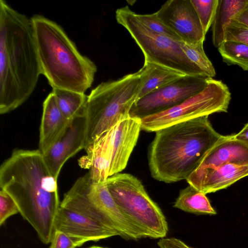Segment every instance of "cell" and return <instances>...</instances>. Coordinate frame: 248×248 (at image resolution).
<instances>
[{
  "instance_id": "6da1fadb",
  "label": "cell",
  "mask_w": 248,
  "mask_h": 248,
  "mask_svg": "<svg viewBox=\"0 0 248 248\" xmlns=\"http://www.w3.org/2000/svg\"><path fill=\"white\" fill-rule=\"evenodd\" d=\"M57 180L39 149H16L0 167V188L13 198L46 245L51 241L60 207Z\"/></svg>"
},
{
  "instance_id": "7a4b0ae2",
  "label": "cell",
  "mask_w": 248,
  "mask_h": 248,
  "mask_svg": "<svg viewBox=\"0 0 248 248\" xmlns=\"http://www.w3.org/2000/svg\"><path fill=\"white\" fill-rule=\"evenodd\" d=\"M40 75L31 18L0 0V113L27 101Z\"/></svg>"
},
{
  "instance_id": "3957f363",
  "label": "cell",
  "mask_w": 248,
  "mask_h": 248,
  "mask_svg": "<svg viewBox=\"0 0 248 248\" xmlns=\"http://www.w3.org/2000/svg\"><path fill=\"white\" fill-rule=\"evenodd\" d=\"M222 136L214 129L208 116L155 131L148 151L152 176L166 183L186 180Z\"/></svg>"
},
{
  "instance_id": "277c9868",
  "label": "cell",
  "mask_w": 248,
  "mask_h": 248,
  "mask_svg": "<svg viewBox=\"0 0 248 248\" xmlns=\"http://www.w3.org/2000/svg\"><path fill=\"white\" fill-rule=\"evenodd\" d=\"M31 18L41 74L52 89L85 93L94 81L96 64L79 52L59 24L41 15Z\"/></svg>"
},
{
  "instance_id": "5b68a950",
  "label": "cell",
  "mask_w": 248,
  "mask_h": 248,
  "mask_svg": "<svg viewBox=\"0 0 248 248\" xmlns=\"http://www.w3.org/2000/svg\"><path fill=\"white\" fill-rule=\"evenodd\" d=\"M141 75L140 69L117 80L103 82L91 91L86 108L85 148L118 122L130 117V109L138 98Z\"/></svg>"
},
{
  "instance_id": "8992f818",
  "label": "cell",
  "mask_w": 248,
  "mask_h": 248,
  "mask_svg": "<svg viewBox=\"0 0 248 248\" xmlns=\"http://www.w3.org/2000/svg\"><path fill=\"white\" fill-rule=\"evenodd\" d=\"M106 184L118 208L144 238L161 239L167 235L169 229L165 216L137 178L118 173L109 177Z\"/></svg>"
},
{
  "instance_id": "52a82bcc",
  "label": "cell",
  "mask_w": 248,
  "mask_h": 248,
  "mask_svg": "<svg viewBox=\"0 0 248 248\" xmlns=\"http://www.w3.org/2000/svg\"><path fill=\"white\" fill-rule=\"evenodd\" d=\"M116 19L127 30L139 46L143 53L144 61L186 75L206 76L187 58L181 48V41L151 31L138 19L137 14L128 6L116 10Z\"/></svg>"
},
{
  "instance_id": "ba28073f",
  "label": "cell",
  "mask_w": 248,
  "mask_h": 248,
  "mask_svg": "<svg viewBox=\"0 0 248 248\" xmlns=\"http://www.w3.org/2000/svg\"><path fill=\"white\" fill-rule=\"evenodd\" d=\"M231 99L228 87L221 80L211 78L201 92L163 112L140 119L141 129L155 132L161 128L194 118L217 112H227Z\"/></svg>"
},
{
  "instance_id": "9c48e42d",
  "label": "cell",
  "mask_w": 248,
  "mask_h": 248,
  "mask_svg": "<svg viewBox=\"0 0 248 248\" xmlns=\"http://www.w3.org/2000/svg\"><path fill=\"white\" fill-rule=\"evenodd\" d=\"M211 78L185 75L137 99L129 112L139 119L169 109L202 91Z\"/></svg>"
},
{
  "instance_id": "30bf717a",
  "label": "cell",
  "mask_w": 248,
  "mask_h": 248,
  "mask_svg": "<svg viewBox=\"0 0 248 248\" xmlns=\"http://www.w3.org/2000/svg\"><path fill=\"white\" fill-rule=\"evenodd\" d=\"M141 130L140 119L129 117L118 122L89 144L108 164L109 177L125 168Z\"/></svg>"
},
{
  "instance_id": "8fae6325",
  "label": "cell",
  "mask_w": 248,
  "mask_h": 248,
  "mask_svg": "<svg viewBox=\"0 0 248 248\" xmlns=\"http://www.w3.org/2000/svg\"><path fill=\"white\" fill-rule=\"evenodd\" d=\"M155 13L181 41L189 44L204 42L205 34L190 0H168Z\"/></svg>"
},
{
  "instance_id": "7c38bea8",
  "label": "cell",
  "mask_w": 248,
  "mask_h": 248,
  "mask_svg": "<svg viewBox=\"0 0 248 248\" xmlns=\"http://www.w3.org/2000/svg\"><path fill=\"white\" fill-rule=\"evenodd\" d=\"M86 129L85 115L73 119L61 136L43 154L47 166L57 179L67 160L85 149Z\"/></svg>"
},
{
  "instance_id": "4fadbf2b",
  "label": "cell",
  "mask_w": 248,
  "mask_h": 248,
  "mask_svg": "<svg viewBox=\"0 0 248 248\" xmlns=\"http://www.w3.org/2000/svg\"><path fill=\"white\" fill-rule=\"evenodd\" d=\"M54 228L67 235L77 247L88 241L96 242L117 235L96 221L61 206L54 219Z\"/></svg>"
},
{
  "instance_id": "5bb4252c",
  "label": "cell",
  "mask_w": 248,
  "mask_h": 248,
  "mask_svg": "<svg viewBox=\"0 0 248 248\" xmlns=\"http://www.w3.org/2000/svg\"><path fill=\"white\" fill-rule=\"evenodd\" d=\"M229 163L248 165V144L237 140L234 135H222L187 179L194 178L209 170Z\"/></svg>"
},
{
  "instance_id": "9a60e30c",
  "label": "cell",
  "mask_w": 248,
  "mask_h": 248,
  "mask_svg": "<svg viewBox=\"0 0 248 248\" xmlns=\"http://www.w3.org/2000/svg\"><path fill=\"white\" fill-rule=\"evenodd\" d=\"M246 176H248V165L229 163L186 180L189 185L206 195L226 188Z\"/></svg>"
},
{
  "instance_id": "2e32d148",
  "label": "cell",
  "mask_w": 248,
  "mask_h": 248,
  "mask_svg": "<svg viewBox=\"0 0 248 248\" xmlns=\"http://www.w3.org/2000/svg\"><path fill=\"white\" fill-rule=\"evenodd\" d=\"M71 120L62 113L55 96L50 93L43 104L39 150L45 154L64 131Z\"/></svg>"
},
{
  "instance_id": "e0dca14e",
  "label": "cell",
  "mask_w": 248,
  "mask_h": 248,
  "mask_svg": "<svg viewBox=\"0 0 248 248\" xmlns=\"http://www.w3.org/2000/svg\"><path fill=\"white\" fill-rule=\"evenodd\" d=\"M137 99L186 75L161 65L144 61Z\"/></svg>"
},
{
  "instance_id": "ac0fdd59",
  "label": "cell",
  "mask_w": 248,
  "mask_h": 248,
  "mask_svg": "<svg viewBox=\"0 0 248 248\" xmlns=\"http://www.w3.org/2000/svg\"><path fill=\"white\" fill-rule=\"evenodd\" d=\"M248 4V0H218L212 24V41L218 47L225 41V29Z\"/></svg>"
},
{
  "instance_id": "d6986e66",
  "label": "cell",
  "mask_w": 248,
  "mask_h": 248,
  "mask_svg": "<svg viewBox=\"0 0 248 248\" xmlns=\"http://www.w3.org/2000/svg\"><path fill=\"white\" fill-rule=\"evenodd\" d=\"M173 207L193 214H216L205 194L190 185L180 191Z\"/></svg>"
},
{
  "instance_id": "ffe728a7",
  "label": "cell",
  "mask_w": 248,
  "mask_h": 248,
  "mask_svg": "<svg viewBox=\"0 0 248 248\" xmlns=\"http://www.w3.org/2000/svg\"><path fill=\"white\" fill-rule=\"evenodd\" d=\"M51 92L59 108L67 119L72 120L85 115L88 96L84 93L61 89H52Z\"/></svg>"
},
{
  "instance_id": "44dd1931",
  "label": "cell",
  "mask_w": 248,
  "mask_h": 248,
  "mask_svg": "<svg viewBox=\"0 0 248 248\" xmlns=\"http://www.w3.org/2000/svg\"><path fill=\"white\" fill-rule=\"evenodd\" d=\"M217 48L223 61L228 65H237L248 71V46L225 41Z\"/></svg>"
},
{
  "instance_id": "7402d4cb",
  "label": "cell",
  "mask_w": 248,
  "mask_h": 248,
  "mask_svg": "<svg viewBox=\"0 0 248 248\" xmlns=\"http://www.w3.org/2000/svg\"><path fill=\"white\" fill-rule=\"evenodd\" d=\"M203 42L189 44L181 42V48L187 58L209 78L216 76V71L211 61L206 56L203 46Z\"/></svg>"
},
{
  "instance_id": "603a6c76",
  "label": "cell",
  "mask_w": 248,
  "mask_h": 248,
  "mask_svg": "<svg viewBox=\"0 0 248 248\" xmlns=\"http://www.w3.org/2000/svg\"><path fill=\"white\" fill-rule=\"evenodd\" d=\"M218 0H190L197 14L204 34L212 25Z\"/></svg>"
},
{
  "instance_id": "cb8c5ba5",
  "label": "cell",
  "mask_w": 248,
  "mask_h": 248,
  "mask_svg": "<svg viewBox=\"0 0 248 248\" xmlns=\"http://www.w3.org/2000/svg\"><path fill=\"white\" fill-rule=\"evenodd\" d=\"M137 16L138 19L151 31L174 40L181 41L179 37L157 17L155 13L146 15L137 14Z\"/></svg>"
},
{
  "instance_id": "d4e9b609",
  "label": "cell",
  "mask_w": 248,
  "mask_h": 248,
  "mask_svg": "<svg viewBox=\"0 0 248 248\" xmlns=\"http://www.w3.org/2000/svg\"><path fill=\"white\" fill-rule=\"evenodd\" d=\"M225 41L240 43L248 46V26L232 19L225 29Z\"/></svg>"
},
{
  "instance_id": "484cf974",
  "label": "cell",
  "mask_w": 248,
  "mask_h": 248,
  "mask_svg": "<svg viewBox=\"0 0 248 248\" xmlns=\"http://www.w3.org/2000/svg\"><path fill=\"white\" fill-rule=\"evenodd\" d=\"M19 213L18 206L13 198L5 190L0 191V226L10 217Z\"/></svg>"
},
{
  "instance_id": "4316f807",
  "label": "cell",
  "mask_w": 248,
  "mask_h": 248,
  "mask_svg": "<svg viewBox=\"0 0 248 248\" xmlns=\"http://www.w3.org/2000/svg\"><path fill=\"white\" fill-rule=\"evenodd\" d=\"M76 247L74 242L67 235L59 230H55L49 248H76Z\"/></svg>"
},
{
  "instance_id": "83f0119b",
  "label": "cell",
  "mask_w": 248,
  "mask_h": 248,
  "mask_svg": "<svg viewBox=\"0 0 248 248\" xmlns=\"http://www.w3.org/2000/svg\"><path fill=\"white\" fill-rule=\"evenodd\" d=\"M159 248H191L182 240L174 238H163L157 242Z\"/></svg>"
},
{
  "instance_id": "f1b7e54d",
  "label": "cell",
  "mask_w": 248,
  "mask_h": 248,
  "mask_svg": "<svg viewBox=\"0 0 248 248\" xmlns=\"http://www.w3.org/2000/svg\"><path fill=\"white\" fill-rule=\"evenodd\" d=\"M233 19L241 22L248 26V4Z\"/></svg>"
},
{
  "instance_id": "f546056e",
  "label": "cell",
  "mask_w": 248,
  "mask_h": 248,
  "mask_svg": "<svg viewBox=\"0 0 248 248\" xmlns=\"http://www.w3.org/2000/svg\"><path fill=\"white\" fill-rule=\"evenodd\" d=\"M235 138L248 144V123L237 134H234Z\"/></svg>"
},
{
  "instance_id": "4dcf8cb0",
  "label": "cell",
  "mask_w": 248,
  "mask_h": 248,
  "mask_svg": "<svg viewBox=\"0 0 248 248\" xmlns=\"http://www.w3.org/2000/svg\"><path fill=\"white\" fill-rule=\"evenodd\" d=\"M87 248H108L103 247H101V246H93Z\"/></svg>"
}]
</instances>
